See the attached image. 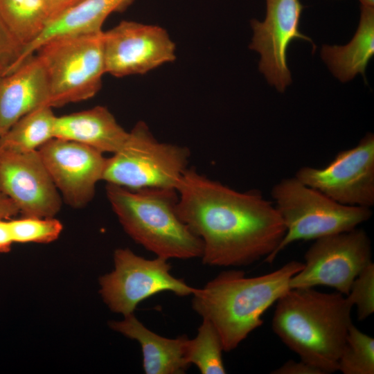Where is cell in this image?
<instances>
[{
    "mask_svg": "<svg viewBox=\"0 0 374 374\" xmlns=\"http://www.w3.org/2000/svg\"><path fill=\"white\" fill-rule=\"evenodd\" d=\"M62 200L75 208L93 198L103 181L106 159L103 153L86 145L53 138L38 150Z\"/></svg>",
    "mask_w": 374,
    "mask_h": 374,
    "instance_id": "cell-14",
    "label": "cell"
},
{
    "mask_svg": "<svg viewBox=\"0 0 374 374\" xmlns=\"http://www.w3.org/2000/svg\"><path fill=\"white\" fill-rule=\"evenodd\" d=\"M304 259L290 289L324 285L346 296L355 278L373 262L371 242L364 230L355 228L315 240Z\"/></svg>",
    "mask_w": 374,
    "mask_h": 374,
    "instance_id": "cell-9",
    "label": "cell"
},
{
    "mask_svg": "<svg viewBox=\"0 0 374 374\" xmlns=\"http://www.w3.org/2000/svg\"><path fill=\"white\" fill-rule=\"evenodd\" d=\"M374 54V8L360 6L359 21L353 39L346 45H323L322 60L332 75L342 82L357 74L364 77L368 61Z\"/></svg>",
    "mask_w": 374,
    "mask_h": 374,
    "instance_id": "cell-19",
    "label": "cell"
},
{
    "mask_svg": "<svg viewBox=\"0 0 374 374\" xmlns=\"http://www.w3.org/2000/svg\"><path fill=\"white\" fill-rule=\"evenodd\" d=\"M128 134L103 106L56 116L55 121V138L75 141L102 153L116 152Z\"/></svg>",
    "mask_w": 374,
    "mask_h": 374,
    "instance_id": "cell-17",
    "label": "cell"
},
{
    "mask_svg": "<svg viewBox=\"0 0 374 374\" xmlns=\"http://www.w3.org/2000/svg\"><path fill=\"white\" fill-rule=\"evenodd\" d=\"M272 374H323L314 366L303 361L288 360L282 366L271 372Z\"/></svg>",
    "mask_w": 374,
    "mask_h": 374,
    "instance_id": "cell-27",
    "label": "cell"
},
{
    "mask_svg": "<svg viewBox=\"0 0 374 374\" xmlns=\"http://www.w3.org/2000/svg\"><path fill=\"white\" fill-rule=\"evenodd\" d=\"M113 257L114 268L100 277L99 292L110 310L123 317L134 314L141 301L160 292L186 296L197 290L172 275L166 258L147 259L128 248L116 249Z\"/></svg>",
    "mask_w": 374,
    "mask_h": 374,
    "instance_id": "cell-8",
    "label": "cell"
},
{
    "mask_svg": "<svg viewBox=\"0 0 374 374\" xmlns=\"http://www.w3.org/2000/svg\"><path fill=\"white\" fill-rule=\"evenodd\" d=\"M49 21L58 17L64 12L76 6L83 0H44ZM48 21V22H49Z\"/></svg>",
    "mask_w": 374,
    "mask_h": 374,
    "instance_id": "cell-28",
    "label": "cell"
},
{
    "mask_svg": "<svg viewBox=\"0 0 374 374\" xmlns=\"http://www.w3.org/2000/svg\"><path fill=\"white\" fill-rule=\"evenodd\" d=\"M276 303L271 328L282 342L323 374L337 371L353 324V306L346 296L314 287L293 288Z\"/></svg>",
    "mask_w": 374,
    "mask_h": 374,
    "instance_id": "cell-2",
    "label": "cell"
},
{
    "mask_svg": "<svg viewBox=\"0 0 374 374\" xmlns=\"http://www.w3.org/2000/svg\"><path fill=\"white\" fill-rule=\"evenodd\" d=\"M24 46L0 16V75L8 74L19 66Z\"/></svg>",
    "mask_w": 374,
    "mask_h": 374,
    "instance_id": "cell-26",
    "label": "cell"
},
{
    "mask_svg": "<svg viewBox=\"0 0 374 374\" xmlns=\"http://www.w3.org/2000/svg\"><path fill=\"white\" fill-rule=\"evenodd\" d=\"M224 351L220 336L213 323L205 319L197 330L196 336L188 338L186 346V359L193 364L202 374H224Z\"/></svg>",
    "mask_w": 374,
    "mask_h": 374,
    "instance_id": "cell-22",
    "label": "cell"
},
{
    "mask_svg": "<svg viewBox=\"0 0 374 374\" xmlns=\"http://www.w3.org/2000/svg\"><path fill=\"white\" fill-rule=\"evenodd\" d=\"M106 195L125 233L146 250L167 260L201 258V240L177 213L176 190L107 184Z\"/></svg>",
    "mask_w": 374,
    "mask_h": 374,
    "instance_id": "cell-4",
    "label": "cell"
},
{
    "mask_svg": "<svg viewBox=\"0 0 374 374\" xmlns=\"http://www.w3.org/2000/svg\"><path fill=\"white\" fill-rule=\"evenodd\" d=\"M55 118L53 107L48 105L28 112L0 136V149L16 152L38 150L55 138Z\"/></svg>",
    "mask_w": 374,
    "mask_h": 374,
    "instance_id": "cell-20",
    "label": "cell"
},
{
    "mask_svg": "<svg viewBox=\"0 0 374 374\" xmlns=\"http://www.w3.org/2000/svg\"><path fill=\"white\" fill-rule=\"evenodd\" d=\"M190 156L188 148L159 141L139 121L121 148L107 158L103 181L132 190H177Z\"/></svg>",
    "mask_w": 374,
    "mask_h": 374,
    "instance_id": "cell-7",
    "label": "cell"
},
{
    "mask_svg": "<svg viewBox=\"0 0 374 374\" xmlns=\"http://www.w3.org/2000/svg\"><path fill=\"white\" fill-rule=\"evenodd\" d=\"M0 16L24 49L42 33L49 21L44 0H0Z\"/></svg>",
    "mask_w": 374,
    "mask_h": 374,
    "instance_id": "cell-21",
    "label": "cell"
},
{
    "mask_svg": "<svg viewBox=\"0 0 374 374\" xmlns=\"http://www.w3.org/2000/svg\"><path fill=\"white\" fill-rule=\"evenodd\" d=\"M346 297L356 306L357 318L363 321L374 312V264H369L355 278Z\"/></svg>",
    "mask_w": 374,
    "mask_h": 374,
    "instance_id": "cell-25",
    "label": "cell"
},
{
    "mask_svg": "<svg viewBox=\"0 0 374 374\" xmlns=\"http://www.w3.org/2000/svg\"><path fill=\"white\" fill-rule=\"evenodd\" d=\"M177 213L202 242V263L246 267L271 256L286 229L261 192L235 190L187 168L177 186Z\"/></svg>",
    "mask_w": 374,
    "mask_h": 374,
    "instance_id": "cell-1",
    "label": "cell"
},
{
    "mask_svg": "<svg viewBox=\"0 0 374 374\" xmlns=\"http://www.w3.org/2000/svg\"><path fill=\"white\" fill-rule=\"evenodd\" d=\"M359 1L362 6L374 8V0H359Z\"/></svg>",
    "mask_w": 374,
    "mask_h": 374,
    "instance_id": "cell-31",
    "label": "cell"
},
{
    "mask_svg": "<svg viewBox=\"0 0 374 374\" xmlns=\"http://www.w3.org/2000/svg\"><path fill=\"white\" fill-rule=\"evenodd\" d=\"M263 21H250L253 37L249 48L260 54L259 71L269 84L283 93L292 82L287 66V51L290 44L301 39L312 40L300 31V20L304 6L299 0H265Z\"/></svg>",
    "mask_w": 374,
    "mask_h": 374,
    "instance_id": "cell-12",
    "label": "cell"
},
{
    "mask_svg": "<svg viewBox=\"0 0 374 374\" xmlns=\"http://www.w3.org/2000/svg\"><path fill=\"white\" fill-rule=\"evenodd\" d=\"M109 326L139 342L146 374H184L190 366L185 355L186 335L173 339L160 336L146 328L134 314L121 321H111Z\"/></svg>",
    "mask_w": 374,
    "mask_h": 374,
    "instance_id": "cell-16",
    "label": "cell"
},
{
    "mask_svg": "<svg viewBox=\"0 0 374 374\" xmlns=\"http://www.w3.org/2000/svg\"><path fill=\"white\" fill-rule=\"evenodd\" d=\"M344 374L374 373V339L352 324L338 360Z\"/></svg>",
    "mask_w": 374,
    "mask_h": 374,
    "instance_id": "cell-23",
    "label": "cell"
},
{
    "mask_svg": "<svg viewBox=\"0 0 374 374\" xmlns=\"http://www.w3.org/2000/svg\"><path fill=\"white\" fill-rule=\"evenodd\" d=\"M103 33L53 37L36 50L47 75L51 107L88 100L99 91L106 73Z\"/></svg>",
    "mask_w": 374,
    "mask_h": 374,
    "instance_id": "cell-6",
    "label": "cell"
},
{
    "mask_svg": "<svg viewBox=\"0 0 374 374\" xmlns=\"http://www.w3.org/2000/svg\"><path fill=\"white\" fill-rule=\"evenodd\" d=\"M271 195L286 231L273 254L265 260L269 263L292 242L353 230L373 215L371 208L339 204L295 177L276 184Z\"/></svg>",
    "mask_w": 374,
    "mask_h": 374,
    "instance_id": "cell-5",
    "label": "cell"
},
{
    "mask_svg": "<svg viewBox=\"0 0 374 374\" xmlns=\"http://www.w3.org/2000/svg\"><path fill=\"white\" fill-rule=\"evenodd\" d=\"M294 177L339 204L371 208L374 205L373 134L367 133L356 146L337 153L326 166H303Z\"/></svg>",
    "mask_w": 374,
    "mask_h": 374,
    "instance_id": "cell-10",
    "label": "cell"
},
{
    "mask_svg": "<svg viewBox=\"0 0 374 374\" xmlns=\"http://www.w3.org/2000/svg\"><path fill=\"white\" fill-rule=\"evenodd\" d=\"M0 192L26 217H53L63 201L38 150L0 149Z\"/></svg>",
    "mask_w": 374,
    "mask_h": 374,
    "instance_id": "cell-13",
    "label": "cell"
},
{
    "mask_svg": "<svg viewBox=\"0 0 374 374\" xmlns=\"http://www.w3.org/2000/svg\"><path fill=\"white\" fill-rule=\"evenodd\" d=\"M19 213V208L13 201L0 192V219L9 220Z\"/></svg>",
    "mask_w": 374,
    "mask_h": 374,
    "instance_id": "cell-30",
    "label": "cell"
},
{
    "mask_svg": "<svg viewBox=\"0 0 374 374\" xmlns=\"http://www.w3.org/2000/svg\"><path fill=\"white\" fill-rule=\"evenodd\" d=\"M303 263L292 260L270 273L247 277L242 270L223 271L192 294V308L217 330L224 351L235 349L260 327L264 313L290 289Z\"/></svg>",
    "mask_w": 374,
    "mask_h": 374,
    "instance_id": "cell-3",
    "label": "cell"
},
{
    "mask_svg": "<svg viewBox=\"0 0 374 374\" xmlns=\"http://www.w3.org/2000/svg\"><path fill=\"white\" fill-rule=\"evenodd\" d=\"M132 0H83L62 15L49 21L42 33L22 53L19 65L35 53L45 42L53 37L102 31L106 19L121 11Z\"/></svg>",
    "mask_w": 374,
    "mask_h": 374,
    "instance_id": "cell-18",
    "label": "cell"
},
{
    "mask_svg": "<svg viewBox=\"0 0 374 374\" xmlns=\"http://www.w3.org/2000/svg\"><path fill=\"white\" fill-rule=\"evenodd\" d=\"M9 226L14 243L46 244L57 240L63 226L53 217H26L9 219Z\"/></svg>",
    "mask_w": 374,
    "mask_h": 374,
    "instance_id": "cell-24",
    "label": "cell"
},
{
    "mask_svg": "<svg viewBox=\"0 0 374 374\" xmlns=\"http://www.w3.org/2000/svg\"><path fill=\"white\" fill-rule=\"evenodd\" d=\"M44 105L50 106L48 81L33 54L12 72L0 75V136L23 116Z\"/></svg>",
    "mask_w": 374,
    "mask_h": 374,
    "instance_id": "cell-15",
    "label": "cell"
},
{
    "mask_svg": "<svg viewBox=\"0 0 374 374\" xmlns=\"http://www.w3.org/2000/svg\"><path fill=\"white\" fill-rule=\"evenodd\" d=\"M106 73L122 78L145 74L176 58V47L161 26L122 21L103 33Z\"/></svg>",
    "mask_w": 374,
    "mask_h": 374,
    "instance_id": "cell-11",
    "label": "cell"
},
{
    "mask_svg": "<svg viewBox=\"0 0 374 374\" xmlns=\"http://www.w3.org/2000/svg\"><path fill=\"white\" fill-rule=\"evenodd\" d=\"M13 243L8 220L0 219V253L9 252Z\"/></svg>",
    "mask_w": 374,
    "mask_h": 374,
    "instance_id": "cell-29",
    "label": "cell"
}]
</instances>
